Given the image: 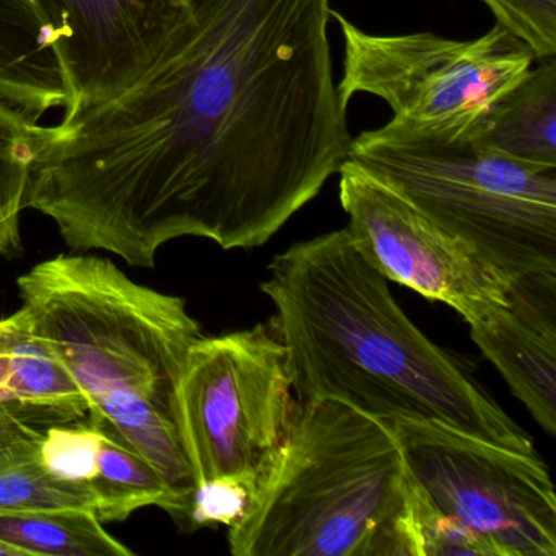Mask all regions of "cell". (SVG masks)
<instances>
[{"instance_id":"cell-6","label":"cell","mask_w":556,"mask_h":556,"mask_svg":"<svg viewBox=\"0 0 556 556\" xmlns=\"http://www.w3.org/2000/svg\"><path fill=\"white\" fill-rule=\"evenodd\" d=\"M295 405L271 321L201 337L188 351L174 400L197 488L232 481L253 493L285 442Z\"/></svg>"},{"instance_id":"cell-15","label":"cell","mask_w":556,"mask_h":556,"mask_svg":"<svg viewBox=\"0 0 556 556\" xmlns=\"http://www.w3.org/2000/svg\"><path fill=\"white\" fill-rule=\"evenodd\" d=\"M100 431L96 477L89 481L96 514L103 523L122 522L142 507L181 516V507L157 468L110 422L90 419Z\"/></svg>"},{"instance_id":"cell-10","label":"cell","mask_w":556,"mask_h":556,"mask_svg":"<svg viewBox=\"0 0 556 556\" xmlns=\"http://www.w3.org/2000/svg\"><path fill=\"white\" fill-rule=\"evenodd\" d=\"M56 37L70 90L64 113L138 83L191 14L190 0H31Z\"/></svg>"},{"instance_id":"cell-9","label":"cell","mask_w":556,"mask_h":556,"mask_svg":"<svg viewBox=\"0 0 556 556\" xmlns=\"http://www.w3.org/2000/svg\"><path fill=\"white\" fill-rule=\"evenodd\" d=\"M338 174L348 236L387 281L448 305L468 325L507 301L509 279L473 247L432 223L351 159Z\"/></svg>"},{"instance_id":"cell-19","label":"cell","mask_w":556,"mask_h":556,"mask_svg":"<svg viewBox=\"0 0 556 556\" xmlns=\"http://www.w3.org/2000/svg\"><path fill=\"white\" fill-rule=\"evenodd\" d=\"M412 510L416 556H500L497 549L470 527L435 510L413 480Z\"/></svg>"},{"instance_id":"cell-4","label":"cell","mask_w":556,"mask_h":556,"mask_svg":"<svg viewBox=\"0 0 556 556\" xmlns=\"http://www.w3.org/2000/svg\"><path fill=\"white\" fill-rule=\"evenodd\" d=\"M227 540L233 556H416L412 478L389 422L298 402Z\"/></svg>"},{"instance_id":"cell-22","label":"cell","mask_w":556,"mask_h":556,"mask_svg":"<svg viewBox=\"0 0 556 556\" xmlns=\"http://www.w3.org/2000/svg\"><path fill=\"white\" fill-rule=\"evenodd\" d=\"M252 491L232 481H207L194 493L190 520L194 526L224 523L230 527L245 513Z\"/></svg>"},{"instance_id":"cell-3","label":"cell","mask_w":556,"mask_h":556,"mask_svg":"<svg viewBox=\"0 0 556 556\" xmlns=\"http://www.w3.org/2000/svg\"><path fill=\"white\" fill-rule=\"evenodd\" d=\"M22 314L89 402L167 481L190 517L197 481L174 416L200 324L187 301L132 281L112 260L60 255L21 276Z\"/></svg>"},{"instance_id":"cell-1","label":"cell","mask_w":556,"mask_h":556,"mask_svg":"<svg viewBox=\"0 0 556 556\" xmlns=\"http://www.w3.org/2000/svg\"><path fill=\"white\" fill-rule=\"evenodd\" d=\"M151 70L40 126L27 207L73 252L154 268L168 242L265 245L350 157L331 0H190Z\"/></svg>"},{"instance_id":"cell-23","label":"cell","mask_w":556,"mask_h":556,"mask_svg":"<svg viewBox=\"0 0 556 556\" xmlns=\"http://www.w3.org/2000/svg\"><path fill=\"white\" fill-rule=\"evenodd\" d=\"M27 425H30V422L27 421L24 412L0 403V439Z\"/></svg>"},{"instance_id":"cell-2","label":"cell","mask_w":556,"mask_h":556,"mask_svg":"<svg viewBox=\"0 0 556 556\" xmlns=\"http://www.w3.org/2000/svg\"><path fill=\"white\" fill-rule=\"evenodd\" d=\"M268 269L260 289L275 305L295 402L338 400L383 421L432 419L536 454L464 364L409 320L346 229L289 247Z\"/></svg>"},{"instance_id":"cell-7","label":"cell","mask_w":556,"mask_h":556,"mask_svg":"<svg viewBox=\"0 0 556 556\" xmlns=\"http://www.w3.org/2000/svg\"><path fill=\"white\" fill-rule=\"evenodd\" d=\"M331 18L343 35L341 105L369 93L390 106L392 123L419 131L467 135L535 63L530 48L497 24L464 41L429 31L367 34L333 9Z\"/></svg>"},{"instance_id":"cell-20","label":"cell","mask_w":556,"mask_h":556,"mask_svg":"<svg viewBox=\"0 0 556 556\" xmlns=\"http://www.w3.org/2000/svg\"><path fill=\"white\" fill-rule=\"evenodd\" d=\"M100 431L97 425L53 426L41 432L40 455L45 467L61 480L87 483L96 477Z\"/></svg>"},{"instance_id":"cell-5","label":"cell","mask_w":556,"mask_h":556,"mask_svg":"<svg viewBox=\"0 0 556 556\" xmlns=\"http://www.w3.org/2000/svg\"><path fill=\"white\" fill-rule=\"evenodd\" d=\"M351 161L507 279L556 271V168L481 144L389 125L353 138Z\"/></svg>"},{"instance_id":"cell-21","label":"cell","mask_w":556,"mask_h":556,"mask_svg":"<svg viewBox=\"0 0 556 556\" xmlns=\"http://www.w3.org/2000/svg\"><path fill=\"white\" fill-rule=\"evenodd\" d=\"M496 24L532 51L536 60L556 56V0H483Z\"/></svg>"},{"instance_id":"cell-11","label":"cell","mask_w":556,"mask_h":556,"mask_svg":"<svg viewBox=\"0 0 556 556\" xmlns=\"http://www.w3.org/2000/svg\"><path fill=\"white\" fill-rule=\"evenodd\" d=\"M471 340L510 392L556 434V271L514 276L507 301L477 324Z\"/></svg>"},{"instance_id":"cell-17","label":"cell","mask_w":556,"mask_h":556,"mask_svg":"<svg viewBox=\"0 0 556 556\" xmlns=\"http://www.w3.org/2000/svg\"><path fill=\"white\" fill-rule=\"evenodd\" d=\"M0 540L28 556H132L92 509L0 513Z\"/></svg>"},{"instance_id":"cell-8","label":"cell","mask_w":556,"mask_h":556,"mask_svg":"<svg viewBox=\"0 0 556 556\" xmlns=\"http://www.w3.org/2000/svg\"><path fill=\"white\" fill-rule=\"evenodd\" d=\"M413 483L439 513L500 556H556V494L539 454L510 451L432 419H387Z\"/></svg>"},{"instance_id":"cell-14","label":"cell","mask_w":556,"mask_h":556,"mask_svg":"<svg viewBox=\"0 0 556 556\" xmlns=\"http://www.w3.org/2000/svg\"><path fill=\"white\" fill-rule=\"evenodd\" d=\"M536 61L467 135L517 161L556 168V56Z\"/></svg>"},{"instance_id":"cell-18","label":"cell","mask_w":556,"mask_h":556,"mask_svg":"<svg viewBox=\"0 0 556 556\" xmlns=\"http://www.w3.org/2000/svg\"><path fill=\"white\" fill-rule=\"evenodd\" d=\"M40 125L0 97V256L22 250L21 216L27 210Z\"/></svg>"},{"instance_id":"cell-16","label":"cell","mask_w":556,"mask_h":556,"mask_svg":"<svg viewBox=\"0 0 556 556\" xmlns=\"http://www.w3.org/2000/svg\"><path fill=\"white\" fill-rule=\"evenodd\" d=\"M40 439L30 425L0 439V513L96 510L89 484L61 480L45 467Z\"/></svg>"},{"instance_id":"cell-13","label":"cell","mask_w":556,"mask_h":556,"mask_svg":"<svg viewBox=\"0 0 556 556\" xmlns=\"http://www.w3.org/2000/svg\"><path fill=\"white\" fill-rule=\"evenodd\" d=\"M0 403L60 421L89 416L83 390L21 311L0 318Z\"/></svg>"},{"instance_id":"cell-12","label":"cell","mask_w":556,"mask_h":556,"mask_svg":"<svg viewBox=\"0 0 556 556\" xmlns=\"http://www.w3.org/2000/svg\"><path fill=\"white\" fill-rule=\"evenodd\" d=\"M0 97L35 123L71 105L56 37L31 0H0Z\"/></svg>"},{"instance_id":"cell-24","label":"cell","mask_w":556,"mask_h":556,"mask_svg":"<svg viewBox=\"0 0 556 556\" xmlns=\"http://www.w3.org/2000/svg\"><path fill=\"white\" fill-rule=\"evenodd\" d=\"M0 556H28L24 549L17 548V546L11 545V543L0 540Z\"/></svg>"}]
</instances>
